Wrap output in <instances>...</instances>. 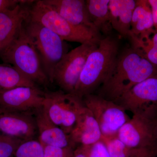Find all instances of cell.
<instances>
[{"instance_id": "6da1fadb", "label": "cell", "mask_w": 157, "mask_h": 157, "mask_svg": "<svg viewBox=\"0 0 157 157\" xmlns=\"http://www.w3.org/2000/svg\"><path fill=\"white\" fill-rule=\"evenodd\" d=\"M156 74L157 66L130 48L118 57L99 96L115 102L136 84Z\"/></svg>"}, {"instance_id": "7a4b0ae2", "label": "cell", "mask_w": 157, "mask_h": 157, "mask_svg": "<svg viewBox=\"0 0 157 157\" xmlns=\"http://www.w3.org/2000/svg\"><path fill=\"white\" fill-rule=\"evenodd\" d=\"M119 44L112 37L101 39L90 54L73 93L82 100L102 85L113 70L119 56Z\"/></svg>"}, {"instance_id": "3957f363", "label": "cell", "mask_w": 157, "mask_h": 157, "mask_svg": "<svg viewBox=\"0 0 157 157\" xmlns=\"http://www.w3.org/2000/svg\"><path fill=\"white\" fill-rule=\"evenodd\" d=\"M24 25L14 40L0 52V58L4 63L13 65L37 85L48 86L50 82Z\"/></svg>"}, {"instance_id": "277c9868", "label": "cell", "mask_w": 157, "mask_h": 157, "mask_svg": "<svg viewBox=\"0 0 157 157\" xmlns=\"http://www.w3.org/2000/svg\"><path fill=\"white\" fill-rule=\"evenodd\" d=\"M29 18L50 30L65 41L82 44L101 40L98 33L71 24L43 0L34 1L30 5Z\"/></svg>"}, {"instance_id": "5b68a950", "label": "cell", "mask_w": 157, "mask_h": 157, "mask_svg": "<svg viewBox=\"0 0 157 157\" xmlns=\"http://www.w3.org/2000/svg\"><path fill=\"white\" fill-rule=\"evenodd\" d=\"M27 35L33 42L42 67L51 83L57 65L68 52L66 41L50 30L28 18L24 22Z\"/></svg>"}, {"instance_id": "8992f818", "label": "cell", "mask_w": 157, "mask_h": 157, "mask_svg": "<svg viewBox=\"0 0 157 157\" xmlns=\"http://www.w3.org/2000/svg\"><path fill=\"white\" fill-rule=\"evenodd\" d=\"M83 105L82 100L75 95L59 90L45 92L42 107L49 119L70 135Z\"/></svg>"}, {"instance_id": "52a82bcc", "label": "cell", "mask_w": 157, "mask_h": 157, "mask_svg": "<svg viewBox=\"0 0 157 157\" xmlns=\"http://www.w3.org/2000/svg\"><path fill=\"white\" fill-rule=\"evenodd\" d=\"M100 41L81 44L66 54L58 64L53 81L61 90L73 94L88 57L98 47Z\"/></svg>"}, {"instance_id": "ba28073f", "label": "cell", "mask_w": 157, "mask_h": 157, "mask_svg": "<svg viewBox=\"0 0 157 157\" xmlns=\"http://www.w3.org/2000/svg\"><path fill=\"white\" fill-rule=\"evenodd\" d=\"M82 102L98 122L102 136L117 135L121 128L131 119L123 107L100 96L87 95Z\"/></svg>"}, {"instance_id": "9c48e42d", "label": "cell", "mask_w": 157, "mask_h": 157, "mask_svg": "<svg viewBox=\"0 0 157 157\" xmlns=\"http://www.w3.org/2000/svg\"><path fill=\"white\" fill-rule=\"evenodd\" d=\"M134 114L157 117V74L136 84L115 102Z\"/></svg>"}, {"instance_id": "30bf717a", "label": "cell", "mask_w": 157, "mask_h": 157, "mask_svg": "<svg viewBox=\"0 0 157 157\" xmlns=\"http://www.w3.org/2000/svg\"><path fill=\"white\" fill-rule=\"evenodd\" d=\"M157 125V117L134 114L121 128L117 135L131 148L156 147Z\"/></svg>"}, {"instance_id": "8fae6325", "label": "cell", "mask_w": 157, "mask_h": 157, "mask_svg": "<svg viewBox=\"0 0 157 157\" xmlns=\"http://www.w3.org/2000/svg\"><path fill=\"white\" fill-rule=\"evenodd\" d=\"M45 92L23 86L0 92V109L7 112H33L43 106Z\"/></svg>"}, {"instance_id": "7c38bea8", "label": "cell", "mask_w": 157, "mask_h": 157, "mask_svg": "<svg viewBox=\"0 0 157 157\" xmlns=\"http://www.w3.org/2000/svg\"><path fill=\"white\" fill-rule=\"evenodd\" d=\"M0 133L24 141L35 139L38 131L34 113L2 112Z\"/></svg>"}, {"instance_id": "4fadbf2b", "label": "cell", "mask_w": 157, "mask_h": 157, "mask_svg": "<svg viewBox=\"0 0 157 157\" xmlns=\"http://www.w3.org/2000/svg\"><path fill=\"white\" fill-rule=\"evenodd\" d=\"M33 1H25L14 8L0 12V52L17 36L28 18L29 8Z\"/></svg>"}, {"instance_id": "5bb4252c", "label": "cell", "mask_w": 157, "mask_h": 157, "mask_svg": "<svg viewBox=\"0 0 157 157\" xmlns=\"http://www.w3.org/2000/svg\"><path fill=\"white\" fill-rule=\"evenodd\" d=\"M39 135V141L44 146L75 149L70 135L49 119L42 107L34 112Z\"/></svg>"}, {"instance_id": "9a60e30c", "label": "cell", "mask_w": 157, "mask_h": 157, "mask_svg": "<svg viewBox=\"0 0 157 157\" xmlns=\"http://www.w3.org/2000/svg\"><path fill=\"white\" fill-rule=\"evenodd\" d=\"M62 17L76 26L92 30L99 34L88 13L83 0H43Z\"/></svg>"}, {"instance_id": "2e32d148", "label": "cell", "mask_w": 157, "mask_h": 157, "mask_svg": "<svg viewBox=\"0 0 157 157\" xmlns=\"http://www.w3.org/2000/svg\"><path fill=\"white\" fill-rule=\"evenodd\" d=\"M70 135L76 147L90 146L101 140L102 135L98 122L84 104L79 109L76 124Z\"/></svg>"}, {"instance_id": "e0dca14e", "label": "cell", "mask_w": 157, "mask_h": 157, "mask_svg": "<svg viewBox=\"0 0 157 157\" xmlns=\"http://www.w3.org/2000/svg\"><path fill=\"white\" fill-rule=\"evenodd\" d=\"M136 3V1L134 0H109L111 26L122 36L128 37L131 31L132 15Z\"/></svg>"}, {"instance_id": "ac0fdd59", "label": "cell", "mask_w": 157, "mask_h": 157, "mask_svg": "<svg viewBox=\"0 0 157 157\" xmlns=\"http://www.w3.org/2000/svg\"><path fill=\"white\" fill-rule=\"evenodd\" d=\"M155 33L151 9L148 1H136L129 34H132L139 39H149Z\"/></svg>"}, {"instance_id": "d6986e66", "label": "cell", "mask_w": 157, "mask_h": 157, "mask_svg": "<svg viewBox=\"0 0 157 157\" xmlns=\"http://www.w3.org/2000/svg\"><path fill=\"white\" fill-rule=\"evenodd\" d=\"M88 13L98 32L108 33L112 29L110 21L109 0L85 1Z\"/></svg>"}, {"instance_id": "ffe728a7", "label": "cell", "mask_w": 157, "mask_h": 157, "mask_svg": "<svg viewBox=\"0 0 157 157\" xmlns=\"http://www.w3.org/2000/svg\"><path fill=\"white\" fill-rule=\"evenodd\" d=\"M23 86L38 87L13 66L0 64V92Z\"/></svg>"}, {"instance_id": "44dd1931", "label": "cell", "mask_w": 157, "mask_h": 157, "mask_svg": "<svg viewBox=\"0 0 157 157\" xmlns=\"http://www.w3.org/2000/svg\"><path fill=\"white\" fill-rule=\"evenodd\" d=\"M132 48L153 64L157 66V33L148 39H141L129 34Z\"/></svg>"}, {"instance_id": "7402d4cb", "label": "cell", "mask_w": 157, "mask_h": 157, "mask_svg": "<svg viewBox=\"0 0 157 157\" xmlns=\"http://www.w3.org/2000/svg\"><path fill=\"white\" fill-rule=\"evenodd\" d=\"M101 140L105 144L110 157H128L134 150L128 147L117 135L102 136Z\"/></svg>"}, {"instance_id": "603a6c76", "label": "cell", "mask_w": 157, "mask_h": 157, "mask_svg": "<svg viewBox=\"0 0 157 157\" xmlns=\"http://www.w3.org/2000/svg\"><path fill=\"white\" fill-rule=\"evenodd\" d=\"M44 147L38 140L23 141L18 147L14 157H44Z\"/></svg>"}, {"instance_id": "cb8c5ba5", "label": "cell", "mask_w": 157, "mask_h": 157, "mask_svg": "<svg viewBox=\"0 0 157 157\" xmlns=\"http://www.w3.org/2000/svg\"><path fill=\"white\" fill-rule=\"evenodd\" d=\"M22 140L0 133V157H14Z\"/></svg>"}, {"instance_id": "d4e9b609", "label": "cell", "mask_w": 157, "mask_h": 157, "mask_svg": "<svg viewBox=\"0 0 157 157\" xmlns=\"http://www.w3.org/2000/svg\"><path fill=\"white\" fill-rule=\"evenodd\" d=\"M84 147L87 157H110L107 147L101 139L92 145Z\"/></svg>"}, {"instance_id": "484cf974", "label": "cell", "mask_w": 157, "mask_h": 157, "mask_svg": "<svg viewBox=\"0 0 157 157\" xmlns=\"http://www.w3.org/2000/svg\"><path fill=\"white\" fill-rule=\"evenodd\" d=\"M44 147V157H72L75 149L63 148L56 147Z\"/></svg>"}, {"instance_id": "4316f807", "label": "cell", "mask_w": 157, "mask_h": 157, "mask_svg": "<svg viewBox=\"0 0 157 157\" xmlns=\"http://www.w3.org/2000/svg\"><path fill=\"white\" fill-rule=\"evenodd\" d=\"M157 147L134 149L128 157H157Z\"/></svg>"}, {"instance_id": "83f0119b", "label": "cell", "mask_w": 157, "mask_h": 157, "mask_svg": "<svg viewBox=\"0 0 157 157\" xmlns=\"http://www.w3.org/2000/svg\"><path fill=\"white\" fill-rule=\"evenodd\" d=\"M24 0H0V12L14 8Z\"/></svg>"}, {"instance_id": "f1b7e54d", "label": "cell", "mask_w": 157, "mask_h": 157, "mask_svg": "<svg viewBox=\"0 0 157 157\" xmlns=\"http://www.w3.org/2000/svg\"><path fill=\"white\" fill-rule=\"evenodd\" d=\"M148 2L151 9L154 27L157 33V0H148Z\"/></svg>"}, {"instance_id": "f546056e", "label": "cell", "mask_w": 157, "mask_h": 157, "mask_svg": "<svg viewBox=\"0 0 157 157\" xmlns=\"http://www.w3.org/2000/svg\"><path fill=\"white\" fill-rule=\"evenodd\" d=\"M72 157H87L84 146H77L74 150Z\"/></svg>"}, {"instance_id": "4dcf8cb0", "label": "cell", "mask_w": 157, "mask_h": 157, "mask_svg": "<svg viewBox=\"0 0 157 157\" xmlns=\"http://www.w3.org/2000/svg\"><path fill=\"white\" fill-rule=\"evenodd\" d=\"M156 138H157V125L156 127Z\"/></svg>"}, {"instance_id": "1f68e13d", "label": "cell", "mask_w": 157, "mask_h": 157, "mask_svg": "<svg viewBox=\"0 0 157 157\" xmlns=\"http://www.w3.org/2000/svg\"><path fill=\"white\" fill-rule=\"evenodd\" d=\"M4 112V111H2V110L0 109V113H2V112Z\"/></svg>"}]
</instances>
